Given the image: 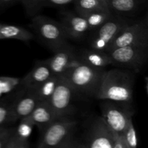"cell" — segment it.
I'll use <instances>...</instances> for the list:
<instances>
[{
  "mask_svg": "<svg viewBox=\"0 0 148 148\" xmlns=\"http://www.w3.org/2000/svg\"><path fill=\"white\" fill-rule=\"evenodd\" d=\"M30 26L53 51L68 43L67 37L61 23L53 19L36 14L33 16Z\"/></svg>",
  "mask_w": 148,
  "mask_h": 148,
  "instance_id": "obj_4",
  "label": "cell"
},
{
  "mask_svg": "<svg viewBox=\"0 0 148 148\" xmlns=\"http://www.w3.org/2000/svg\"><path fill=\"white\" fill-rule=\"evenodd\" d=\"M6 127H4V126H0V133L1 132H3L4 130V129H5Z\"/></svg>",
  "mask_w": 148,
  "mask_h": 148,
  "instance_id": "obj_32",
  "label": "cell"
},
{
  "mask_svg": "<svg viewBox=\"0 0 148 148\" xmlns=\"http://www.w3.org/2000/svg\"><path fill=\"white\" fill-rule=\"evenodd\" d=\"M78 57L82 63L95 69H104L107 66L112 64V60L108 53L91 48L82 50Z\"/></svg>",
  "mask_w": 148,
  "mask_h": 148,
  "instance_id": "obj_17",
  "label": "cell"
},
{
  "mask_svg": "<svg viewBox=\"0 0 148 148\" xmlns=\"http://www.w3.org/2000/svg\"><path fill=\"white\" fill-rule=\"evenodd\" d=\"M30 143L28 140H25L17 135L14 130L9 138L6 148H29Z\"/></svg>",
  "mask_w": 148,
  "mask_h": 148,
  "instance_id": "obj_26",
  "label": "cell"
},
{
  "mask_svg": "<svg viewBox=\"0 0 148 148\" xmlns=\"http://www.w3.org/2000/svg\"><path fill=\"white\" fill-rule=\"evenodd\" d=\"M102 118L111 130L122 132L133 115L132 107L109 100H101Z\"/></svg>",
  "mask_w": 148,
  "mask_h": 148,
  "instance_id": "obj_8",
  "label": "cell"
},
{
  "mask_svg": "<svg viewBox=\"0 0 148 148\" xmlns=\"http://www.w3.org/2000/svg\"><path fill=\"white\" fill-rule=\"evenodd\" d=\"M73 4L77 14L85 17L92 12L108 10L97 0H75Z\"/></svg>",
  "mask_w": 148,
  "mask_h": 148,
  "instance_id": "obj_20",
  "label": "cell"
},
{
  "mask_svg": "<svg viewBox=\"0 0 148 148\" xmlns=\"http://www.w3.org/2000/svg\"><path fill=\"white\" fill-rule=\"evenodd\" d=\"M0 25H1V24H0Z\"/></svg>",
  "mask_w": 148,
  "mask_h": 148,
  "instance_id": "obj_34",
  "label": "cell"
},
{
  "mask_svg": "<svg viewBox=\"0 0 148 148\" xmlns=\"http://www.w3.org/2000/svg\"><path fill=\"white\" fill-rule=\"evenodd\" d=\"M103 72V69H95L82 62L62 75L75 92L95 98Z\"/></svg>",
  "mask_w": 148,
  "mask_h": 148,
  "instance_id": "obj_3",
  "label": "cell"
},
{
  "mask_svg": "<svg viewBox=\"0 0 148 148\" xmlns=\"http://www.w3.org/2000/svg\"><path fill=\"white\" fill-rule=\"evenodd\" d=\"M38 103L33 90L23 88L20 93L12 101L10 123H14L30 116Z\"/></svg>",
  "mask_w": 148,
  "mask_h": 148,
  "instance_id": "obj_11",
  "label": "cell"
},
{
  "mask_svg": "<svg viewBox=\"0 0 148 148\" xmlns=\"http://www.w3.org/2000/svg\"><path fill=\"white\" fill-rule=\"evenodd\" d=\"M147 0H108L107 7L113 14L126 17L137 14Z\"/></svg>",
  "mask_w": 148,
  "mask_h": 148,
  "instance_id": "obj_15",
  "label": "cell"
},
{
  "mask_svg": "<svg viewBox=\"0 0 148 148\" xmlns=\"http://www.w3.org/2000/svg\"><path fill=\"white\" fill-rule=\"evenodd\" d=\"M12 106V101L11 103H0V126L10 123Z\"/></svg>",
  "mask_w": 148,
  "mask_h": 148,
  "instance_id": "obj_27",
  "label": "cell"
},
{
  "mask_svg": "<svg viewBox=\"0 0 148 148\" xmlns=\"http://www.w3.org/2000/svg\"><path fill=\"white\" fill-rule=\"evenodd\" d=\"M1 95H2V93H1V91H0V98H1Z\"/></svg>",
  "mask_w": 148,
  "mask_h": 148,
  "instance_id": "obj_33",
  "label": "cell"
},
{
  "mask_svg": "<svg viewBox=\"0 0 148 148\" xmlns=\"http://www.w3.org/2000/svg\"><path fill=\"white\" fill-rule=\"evenodd\" d=\"M82 147L113 148L112 130L102 116H96L85 134Z\"/></svg>",
  "mask_w": 148,
  "mask_h": 148,
  "instance_id": "obj_10",
  "label": "cell"
},
{
  "mask_svg": "<svg viewBox=\"0 0 148 148\" xmlns=\"http://www.w3.org/2000/svg\"><path fill=\"white\" fill-rule=\"evenodd\" d=\"M135 77L129 69L104 71L95 98L132 105Z\"/></svg>",
  "mask_w": 148,
  "mask_h": 148,
  "instance_id": "obj_1",
  "label": "cell"
},
{
  "mask_svg": "<svg viewBox=\"0 0 148 148\" xmlns=\"http://www.w3.org/2000/svg\"><path fill=\"white\" fill-rule=\"evenodd\" d=\"M74 92H75L66 78L62 75H59L56 89L48 101L58 118L73 115L74 107L72 101Z\"/></svg>",
  "mask_w": 148,
  "mask_h": 148,
  "instance_id": "obj_9",
  "label": "cell"
},
{
  "mask_svg": "<svg viewBox=\"0 0 148 148\" xmlns=\"http://www.w3.org/2000/svg\"><path fill=\"white\" fill-rule=\"evenodd\" d=\"M33 37L31 32L20 26L1 24L0 25V39H14L29 42Z\"/></svg>",
  "mask_w": 148,
  "mask_h": 148,
  "instance_id": "obj_18",
  "label": "cell"
},
{
  "mask_svg": "<svg viewBox=\"0 0 148 148\" xmlns=\"http://www.w3.org/2000/svg\"><path fill=\"white\" fill-rule=\"evenodd\" d=\"M77 121L72 116L61 117L43 129L38 148L80 147L75 138Z\"/></svg>",
  "mask_w": 148,
  "mask_h": 148,
  "instance_id": "obj_2",
  "label": "cell"
},
{
  "mask_svg": "<svg viewBox=\"0 0 148 148\" xmlns=\"http://www.w3.org/2000/svg\"><path fill=\"white\" fill-rule=\"evenodd\" d=\"M54 53L52 57L46 59L45 62L53 75H60L66 70L69 62L77 55L75 53L73 48L69 46V43L56 50Z\"/></svg>",
  "mask_w": 148,
  "mask_h": 148,
  "instance_id": "obj_14",
  "label": "cell"
},
{
  "mask_svg": "<svg viewBox=\"0 0 148 148\" xmlns=\"http://www.w3.org/2000/svg\"><path fill=\"white\" fill-rule=\"evenodd\" d=\"M21 78L12 77H0V91L2 94L10 93L14 90L18 85H20Z\"/></svg>",
  "mask_w": 148,
  "mask_h": 148,
  "instance_id": "obj_23",
  "label": "cell"
},
{
  "mask_svg": "<svg viewBox=\"0 0 148 148\" xmlns=\"http://www.w3.org/2000/svg\"><path fill=\"white\" fill-rule=\"evenodd\" d=\"M34 127V124L30 120V117L27 116L20 119V123L18 127H15V132L17 135L20 136V137L25 140H28L33 128Z\"/></svg>",
  "mask_w": 148,
  "mask_h": 148,
  "instance_id": "obj_24",
  "label": "cell"
},
{
  "mask_svg": "<svg viewBox=\"0 0 148 148\" xmlns=\"http://www.w3.org/2000/svg\"><path fill=\"white\" fill-rule=\"evenodd\" d=\"M113 148H127L122 132H117L112 130Z\"/></svg>",
  "mask_w": 148,
  "mask_h": 148,
  "instance_id": "obj_28",
  "label": "cell"
},
{
  "mask_svg": "<svg viewBox=\"0 0 148 148\" xmlns=\"http://www.w3.org/2000/svg\"><path fill=\"white\" fill-rule=\"evenodd\" d=\"M112 64L139 73L147 61L148 46H126L110 51Z\"/></svg>",
  "mask_w": 148,
  "mask_h": 148,
  "instance_id": "obj_5",
  "label": "cell"
},
{
  "mask_svg": "<svg viewBox=\"0 0 148 148\" xmlns=\"http://www.w3.org/2000/svg\"><path fill=\"white\" fill-rule=\"evenodd\" d=\"M27 16H34L42 8L41 0H20Z\"/></svg>",
  "mask_w": 148,
  "mask_h": 148,
  "instance_id": "obj_25",
  "label": "cell"
},
{
  "mask_svg": "<svg viewBox=\"0 0 148 148\" xmlns=\"http://www.w3.org/2000/svg\"><path fill=\"white\" fill-rule=\"evenodd\" d=\"M53 75V72L44 61L38 62L33 69L21 78L20 85L25 89H33L43 83Z\"/></svg>",
  "mask_w": 148,
  "mask_h": 148,
  "instance_id": "obj_13",
  "label": "cell"
},
{
  "mask_svg": "<svg viewBox=\"0 0 148 148\" xmlns=\"http://www.w3.org/2000/svg\"><path fill=\"white\" fill-rule=\"evenodd\" d=\"M75 0H41V6L43 7H64L72 4Z\"/></svg>",
  "mask_w": 148,
  "mask_h": 148,
  "instance_id": "obj_29",
  "label": "cell"
},
{
  "mask_svg": "<svg viewBox=\"0 0 148 148\" xmlns=\"http://www.w3.org/2000/svg\"><path fill=\"white\" fill-rule=\"evenodd\" d=\"M60 23L67 38L79 40L83 38L88 31L85 17L72 12H66L64 13Z\"/></svg>",
  "mask_w": 148,
  "mask_h": 148,
  "instance_id": "obj_12",
  "label": "cell"
},
{
  "mask_svg": "<svg viewBox=\"0 0 148 148\" xmlns=\"http://www.w3.org/2000/svg\"><path fill=\"white\" fill-rule=\"evenodd\" d=\"M124 140L127 144V148H136L138 145V139H137L136 130L133 124L132 118L128 121L127 127L122 132Z\"/></svg>",
  "mask_w": 148,
  "mask_h": 148,
  "instance_id": "obj_22",
  "label": "cell"
},
{
  "mask_svg": "<svg viewBox=\"0 0 148 148\" xmlns=\"http://www.w3.org/2000/svg\"><path fill=\"white\" fill-rule=\"evenodd\" d=\"M19 1L20 0H0V10L9 8Z\"/></svg>",
  "mask_w": 148,
  "mask_h": 148,
  "instance_id": "obj_30",
  "label": "cell"
},
{
  "mask_svg": "<svg viewBox=\"0 0 148 148\" xmlns=\"http://www.w3.org/2000/svg\"><path fill=\"white\" fill-rule=\"evenodd\" d=\"M131 23L126 17L112 14L108 21L94 30L90 38V48L95 50L106 51L114 39Z\"/></svg>",
  "mask_w": 148,
  "mask_h": 148,
  "instance_id": "obj_7",
  "label": "cell"
},
{
  "mask_svg": "<svg viewBox=\"0 0 148 148\" xmlns=\"http://www.w3.org/2000/svg\"><path fill=\"white\" fill-rule=\"evenodd\" d=\"M126 46H148V20L145 18L132 22L126 26L108 46L106 52Z\"/></svg>",
  "mask_w": 148,
  "mask_h": 148,
  "instance_id": "obj_6",
  "label": "cell"
},
{
  "mask_svg": "<svg viewBox=\"0 0 148 148\" xmlns=\"http://www.w3.org/2000/svg\"><path fill=\"white\" fill-rule=\"evenodd\" d=\"M112 13L109 10H98L92 12L85 17L88 27V31H94L106 21H108L112 16Z\"/></svg>",
  "mask_w": 148,
  "mask_h": 148,
  "instance_id": "obj_21",
  "label": "cell"
},
{
  "mask_svg": "<svg viewBox=\"0 0 148 148\" xmlns=\"http://www.w3.org/2000/svg\"><path fill=\"white\" fill-rule=\"evenodd\" d=\"M59 79V75H53L36 88H33L39 102L48 101L54 92Z\"/></svg>",
  "mask_w": 148,
  "mask_h": 148,
  "instance_id": "obj_19",
  "label": "cell"
},
{
  "mask_svg": "<svg viewBox=\"0 0 148 148\" xmlns=\"http://www.w3.org/2000/svg\"><path fill=\"white\" fill-rule=\"evenodd\" d=\"M97 1H99L100 3H101V4H102L103 5L106 6V7H107V3H108V0H97Z\"/></svg>",
  "mask_w": 148,
  "mask_h": 148,
  "instance_id": "obj_31",
  "label": "cell"
},
{
  "mask_svg": "<svg viewBox=\"0 0 148 148\" xmlns=\"http://www.w3.org/2000/svg\"><path fill=\"white\" fill-rule=\"evenodd\" d=\"M29 117L34 126L38 127L40 132L51 123L59 119L48 101L39 102Z\"/></svg>",
  "mask_w": 148,
  "mask_h": 148,
  "instance_id": "obj_16",
  "label": "cell"
}]
</instances>
